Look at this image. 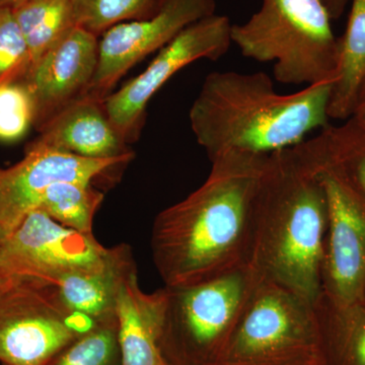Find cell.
<instances>
[{"instance_id":"cell-10","label":"cell","mask_w":365,"mask_h":365,"mask_svg":"<svg viewBox=\"0 0 365 365\" xmlns=\"http://www.w3.org/2000/svg\"><path fill=\"white\" fill-rule=\"evenodd\" d=\"M215 9V0H165L148 18L112 26L98 41L97 71L86 93L105 100L129 69Z\"/></svg>"},{"instance_id":"cell-28","label":"cell","mask_w":365,"mask_h":365,"mask_svg":"<svg viewBox=\"0 0 365 365\" xmlns=\"http://www.w3.org/2000/svg\"><path fill=\"white\" fill-rule=\"evenodd\" d=\"M26 0H0V7H9V9H16L21 6Z\"/></svg>"},{"instance_id":"cell-22","label":"cell","mask_w":365,"mask_h":365,"mask_svg":"<svg viewBox=\"0 0 365 365\" xmlns=\"http://www.w3.org/2000/svg\"><path fill=\"white\" fill-rule=\"evenodd\" d=\"M76 26L96 36L112 26L157 13L165 0H71Z\"/></svg>"},{"instance_id":"cell-29","label":"cell","mask_w":365,"mask_h":365,"mask_svg":"<svg viewBox=\"0 0 365 365\" xmlns=\"http://www.w3.org/2000/svg\"><path fill=\"white\" fill-rule=\"evenodd\" d=\"M364 103H365V81H364V83H362L361 88H360L357 106L364 104Z\"/></svg>"},{"instance_id":"cell-7","label":"cell","mask_w":365,"mask_h":365,"mask_svg":"<svg viewBox=\"0 0 365 365\" xmlns=\"http://www.w3.org/2000/svg\"><path fill=\"white\" fill-rule=\"evenodd\" d=\"M98 324L66 309L51 284L20 277L0 283L2 365H45Z\"/></svg>"},{"instance_id":"cell-21","label":"cell","mask_w":365,"mask_h":365,"mask_svg":"<svg viewBox=\"0 0 365 365\" xmlns=\"http://www.w3.org/2000/svg\"><path fill=\"white\" fill-rule=\"evenodd\" d=\"M104 200V193L91 184L59 182L41 196L36 209L83 234H93V217Z\"/></svg>"},{"instance_id":"cell-14","label":"cell","mask_w":365,"mask_h":365,"mask_svg":"<svg viewBox=\"0 0 365 365\" xmlns=\"http://www.w3.org/2000/svg\"><path fill=\"white\" fill-rule=\"evenodd\" d=\"M30 145L98 160L134 158L105 111L104 100L81 96L51 118Z\"/></svg>"},{"instance_id":"cell-2","label":"cell","mask_w":365,"mask_h":365,"mask_svg":"<svg viewBox=\"0 0 365 365\" xmlns=\"http://www.w3.org/2000/svg\"><path fill=\"white\" fill-rule=\"evenodd\" d=\"M327 225L325 188L297 146L269 155L255 198L248 263L255 277L314 304Z\"/></svg>"},{"instance_id":"cell-24","label":"cell","mask_w":365,"mask_h":365,"mask_svg":"<svg viewBox=\"0 0 365 365\" xmlns=\"http://www.w3.org/2000/svg\"><path fill=\"white\" fill-rule=\"evenodd\" d=\"M35 121L32 93L23 79L0 83V140L13 143Z\"/></svg>"},{"instance_id":"cell-11","label":"cell","mask_w":365,"mask_h":365,"mask_svg":"<svg viewBox=\"0 0 365 365\" xmlns=\"http://www.w3.org/2000/svg\"><path fill=\"white\" fill-rule=\"evenodd\" d=\"M131 158L98 160L29 144L26 155L9 169H0V227L6 234L37 207L43 193L59 182L91 184Z\"/></svg>"},{"instance_id":"cell-17","label":"cell","mask_w":365,"mask_h":365,"mask_svg":"<svg viewBox=\"0 0 365 365\" xmlns=\"http://www.w3.org/2000/svg\"><path fill=\"white\" fill-rule=\"evenodd\" d=\"M116 316L121 365H170L158 345V292H143L137 271L120 288Z\"/></svg>"},{"instance_id":"cell-25","label":"cell","mask_w":365,"mask_h":365,"mask_svg":"<svg viewBox=\"0 0 365 365\" xmlns=\"http://www.w3.org/2000/svg\"><path fill=\"white\" fill-rule=\"evenodd\" d=\"M30 55L13 9L0 7V83L26 76Z\"/></svg>"},{"instance_id":"cell-5","label":"cell","mask_w":365,"mask_h":365,"mask_svg":"<svg viewBox=\"0 0 365 365\" xmlns=\"http://www.w3.org/2000/svg\"><path fill=\"white\" fill-rule=\"evenodd\" d=\"M258 282L246 267L158 289V345L170 365H218Z\"/></svg>"},{"instance_id":"cell-1","label":"cell","mask_w":365,"mask_h":365,"mask_svg":"<svg viewBox=\"0 0 365 365\" xmlns=\"http://www.w3.org/2000/svg\"><path fill=\"white\" fill-rule=\"evenodd\" d=\"M268 155L227 153L206 181L155 217L153 263L165 287L197 284L248 267L254 205Z\"/></svg>"},{"instance_id":"cell-16","label":"cell","mask_w":365,"mask_h":365,"mask_svg":"<svg viewBox=\"0 0 365 365\" xmlns=\"http://www.w3.org/2000/svg\"><path fill=\"white\" fill-rule=\"evenodd\" d=\"M297 148L314 170L337 180L365 209L364 124L353 116L342 124H330Z\"/></svg>"},{"instance_id":"cell-8","label":"cell","mask_w":365,"mask_h":365,"mask_svg":"<svg viewBox=\"0 0 365 365\" xmlns=\"http://www.w3.org/2000/svg\"><path fill=\"white\" fill-rule=\"evenodd\" d=\"M114 247L105 248L93 234L64 227L34 209L6 234L0 248V271L6 277L54 284L71 274L105 265Z\"/></svg>"},{"instance_id":"cell-27","label":"cell","mask_w":365,"mask_h":365,"mask_svg":"<svg viewBox=\"0 0 365 365\" xmlns=\"http://www.w3.org/2000/svg\"><path fill=\"white\" fill-rule=\"evenodd\" d=\"M353 117L356 118L359 121L365 125V103L357 106L354 114H353Z\"/></svg>"},{"instance_id":"cell-18","label":"cell","mask_w":365,"mask_h":365,"mask_svg":"<svg viewBox=\"0 0 365 365\" xmlns=\"http://www.w3.org/2000/svg\"><path fill=\"white\" fill-rule=\"evenodd\" d=\"M321 365H365V306L341 304L321 294L314 304Z\"/></svg>"},{"instance_id":"cell-30","label":"cell","mask_w":365,"mask_h":365,"mask_svg":"<svg viewBox=\"0 0 365 365\" xmlns=\"http://www.w3.org/2000/svg\"><path fill=\"white\" fill-rule=\"evenodd\" d=\"M6 232L1 227H0V248H1L2 242H4V237H6ZM6 276L2 275L1 271H0V283L4 281Z\"/></svg>"},{"instance_id":"cell-3","label":"cell","mask_w":365,"mask_h":365,"mask_svg":"<svg viewBox=\"0 0 365 365\" xmlns=\"http://www.w3.org/2000/svg\"><path fill=\"white\" fill-rule=\"evenodd\" d=\"M333 83L282 95L264 72H212L190 109L192 131L210 162L227 153L269 155L294 148L330 125Z\"/></svg>"},{"instance_id":"cell-15","label":"cell","mask_w":365,"mask_h":365,"mask_svg":"<svg viewBox=\"0 0 365 365\" xmlns=\"http://www.w3.org/2000/svg\"><path fill=\"white\" fill-rule=\"evenodd\" d=\"M134 271L137 267L130 247L120 244L105 265L71 274L51 285L69 311L102 323L116 318L120 288Z\"/></svg>"},{"instance_id":"cell-9","label":"cell","mask_w":365,"mask_h":365,"mask_svg":"<svg viewBox=\"0 0 365 365\" xmlns=\"http://www.w3.org/2000/svg\"><path fill=\"white\" fill-rule=\"evenodd\" d=\"M227 16H212L192 24L158 51L148 68L104 100L105 111L125 143L135 140L143 128L146 107L168 81L197 60H218L232 45Z\"/></svg>"},{"instance_id":"cell-13","label":"cell","mask_w":365,"mask_h":365,"mask_svg":"<svg viewBox=\"0 0 365 365\" xmlns=\"http://www.w3.org/2000/svg\"><path fill=\"white\" fill-rule=\"evenodd\" d=\"M98 54V36L74 26L29 68L21 79L32 93L38 131L86 95L97 71Z\"/></svg>"},{"instance_id":"cell-31","label":"cell","mask_w":365,"mask_h":365,"mask_svg":"<svg viewBox=\"0 0 365 365\" xmlns=\"http://www.w3.org/2000/svg\"><path fill=\"white\" fill-rule=\"evenodd\" d=\"M361 302L365 306V284H364V292H362Z\"/></svg>"},{"instance_id":"cell-26","label":"cell","mask_w":365,"mask_h":365,"mask_svg":"<svg viewBox=\"0 0 365 365\" xmlns=\"http://www.w3.org/2000/svg\"><path fill=\"white\" fill-rule=\"evenodd\" d=\"M322 2L326 6L332 20H337L344 13L348 0H322Z\"/></svg>"},{"instance_id":"cell-20","label":"cell","mask_w":365,"mask_h":365,"mask_svg":"<svg viewBox=\"0 0 365 365\" xmlns=\"http://www.w3.org/2000/svg\"><path fill=\"white\" fill-rule=\"evenodd\" d=\"M13 11L28 46L29 68L76 26L71 0H26Z\"/></svg>"},{"instance_id":"cell-4","label":"cell","mask_w":365,"mask_h":365,"mask_svg":"<svg viewBox=\"0 0 365 365\" xmlns=\"http://www.w3.org/2000/svg\"><path fill=\"white\" fill-rule=\"evenodd\" d=\"M322 0H262L246 23L232 26V42L242 56L272 62L274 78L307 86L335 81L339 39Z\"/></svg>"},{"instance_id":"cell-19","label":"cell","mask_w":365,"mask_h":365,"mask_svg":"<svg viewBox=\"0 0 365 365\" xmlns=\"http://www.w3.org/2000/svg\"><path fill=\"white\" fill-rule=\"evenodd\" d=\"M365 81V0H352L347 26L339 39V66L329 103L330 119H349L354 114Z\"/></svg>"},{"instance_id":"cell-12","label":"cell","mask_w":365,"mask_h":365,"mask_svg":"<svg viewBox=\"0 0 365 365\" xmlns=\"http://www.w3.org/2000/svg\"><path fill=\"white\" fill-rule=\"evenodd\" d=\"M316 173L328 201L322 294L341 304L361 302L365 284V209L337 180L327 173Z\"/></svg>"},{"instance_id":"cell-6","label":"cell","mask_w":365,"mask_h":365,"mask_svg":"<svg viewBox=\"0 0 365 365\" xmlns=\"http://www.w3.org/2000/svg\"><path fill=\"white\" fill-rule=\"evenodd\" d=\"M218 365H321L314 304L259 281Z\"/></svg>"},{"instance_id":"cell-23","label":"cell","mask_w":365,"mask_h":365,"mask_svg":"<svg viewBox=\"0 0 365 365\" xmlns=\"http://www.w3.org/2000/svg\"><path fill=\"white\" fill-rule=\"evenodd\" d=\"M45 365H121L117 317L71 341Z\"/></svg>"}]
</instances>
